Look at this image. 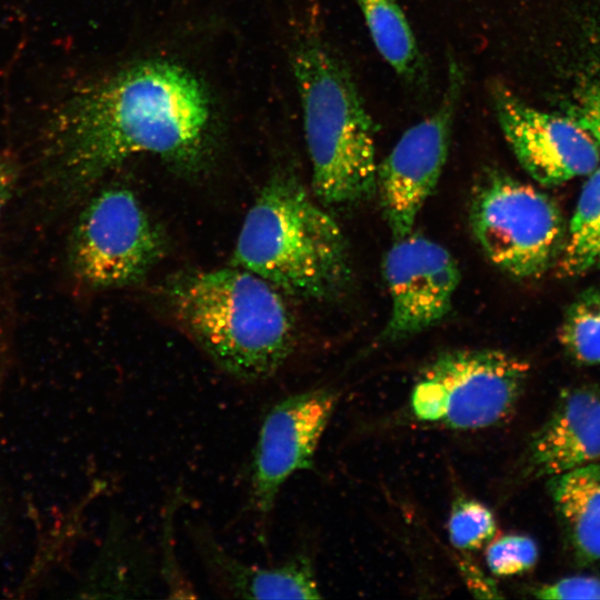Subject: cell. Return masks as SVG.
I'll return each mask as SVG.
<instances>
[{"mask_svg":"<svg viewBox=\"0 0 600 600\" xmlns=\"http://www.w3.org/2000/svg\"><path fill=\"white\" fill-rule=\"evenodd\" d=\"M217 113L207 86L167 59L137 61L71 97L51 127L60 176L87 188L137 156L184 173L209 160Z\"/></svg>","mask_w":600,"mask_h":600,"instance_id":"1","label":"cell"},{"mask_svg":"<svg viewBox=\"0 0 600 600\" xmlns=\"http://www.w3.org/2000/svg\"><path fill=\"white\" fill-rule=\"evenodd\" d=\"M164 298L188 338L240 382L276 378L297 350V327L282 292L246 269L179 274Z\"/></svg>","mask_w":600,"mask_h":600,"instance_id":"2","label":"cell"},{"mask_svg":"<svg viewBox=\"0 0 600 600\" xmlns=\"http://www.w3.org/2000/svg\"><path fill=\"white\" fill-rule=\"evenodd\" d=\"M290 66L316 197L326 206L369 199L377 190L376 129L349 67L312 28L293 40Z\"/></svg>","mask_w":600,"mask_h":600,"instance_id":"3","label":"cell"},{"mask_svg":"<svg viewBox=\"0 0 600 600\" xmlns=\"http://www.w3.org/2000/svg\"><path fill=\"white\" fill-rule=\"evenodd\" d=\"M232 266L246 269L281 292L328 300L351 279L344 236L292 176L273 174L248 210Z\"/></svg>","mask_w":600,"mask_h":600,"instance_id":"4","label":"cell"},{"mask_svg":"<svg viewBox=\"0 0 600 600\" xmlns=\"http://www.w3.org/2000/svg\"><path fill=\"white\" fill-rule=\"evenodd\" d=\"M529 364L496 349L439 354L420 373L411 411L423 422L451 429H481L504 422L514 411Z\"/></svg>","mask_w":600,"mask_h":600,"instance_id":"5","label":"cell"},{"mask_svg":"<svg viewBox=\"0 0 600 600\" xmlns=\"http://www.w3.org/2000/svg\"><path fill=\"white\" fill-rule=\"evenodd\" d=\"M469 219L488 259L516 278L543 274L558 261L566 240L556 202L497 170L486 173L476 186Z\"/></svg>","mask_w":600,"mask_h":600,"instance_id":"6","label":"cell"},{"mask_svg":"<svg viewBox=\"0 0 600 600\" xmlns=\"http://www.w3.org/2000/svg\"><path fill=\"white\" fill-rule=\"evenodd\" d=\"M164 238L133 191L113 186L80 213L70 238L74 276L94 289L134 284L160 261Z\"/></svg>","mask_w":600,"mask_h":600,"instance_id":"7","label":"cell"},{"mask_svg":"<svg viewBox=\"0 0 600 600\" xmlns=\"http://www.w3.org/2000/svg\"><path fill=\"white\" fill-rule=\"evenodd\" d=\"M447 86L436 109L397 141L377 166V190L393 239L413 231L448 158L454 114L464 84L460 63L450 58Z\"/></svg>","mask_w":600,"mask_h":600,"instance_id":"8","label":"cell"},{"mask_svg":"<svg viewBox=\"0 0 600 600\" xmlns=\"http://www.w3.org/2000/svg\"><path fill=\"white\" fill-rule=\"evenodd\" d=\"M337 401L333 389L314 388L281 398L264 414L252 453L249 484V508L261 528L289 478L312 467Z\"/></svg>","mask_w":600,"mask_h":600,"instance_id":"9","label":"cell"},{"mask_svg":"<svg viewBox=\"0 0 600 600\" xmlns=\"http://www.w3.org/2000/svg\"><path fill=\"white\" fill-rule=\"evenodd\" d=\"M490 94L508 144L533 180L551 187L597 169L600 148L570 116L539 110L500 82Z\"/></svg>","mask_w":600,"mask_h":600,"instance_id":"10","label":"cell"},{"mask_svg":"<svg viewBox=\"0 0 600 600\" xmlns=\"http://www.w3.org/2000/svg\"><path fill=\"white\" fill-rule=\"evenodd\" d=\"M382 271L391 299L384 339L394 341L422 332L451 309L460 271L440 243L413 231L397 238L383 258Z\"/></svg>","mask_w":600,"mask_h":600,"instance_id":"11","label":"cell"},{"mask_svg":"<svg viewBox=\"0 0 600 600\" xmlns=\"http://www.w3.org/2000/svg\"><path fill=\"white\" fill-rule=\"evenodd\" d=\"M189 534L214 588L240 599H318L321 597L310 558L296 552L281 563L260 567L229 553L202 523Z\"/></svg>","mask_w":600,"mask_h":600,"instance_id":"12","label":"cell"},{"mask_svg":"<svg viewBox=\"0 0 600 600\" xmlns=\"http://www.w3.org/2000/svg\"><path fill=\"white\" fill-rule=\"evenodd\" d=\"M599 460L600 391L566 390L528 444L524 474L550 478Z\"/></svg>","mask_w":600,"mask_h":600,"instance_id":"13","label":"cell"},{"mask_svg":"<svg viewBox=\"0 0 600 600\" xmlns=\"http://www.w3.org/2000/svg\"><path fill=\"white\" fill-rule=\"evenodd\" d=\"M548 486L578 558L584 562L600 560V462L550 477Z\"/></svg>","mask_w":600,"mask_h":600,"instance_id":"14","label":"cell"},{"mask_svg":"<svg viewBox=\"0 0 600 600\" xmlns=\"http://www.w3.org/2000/svg\"><path fill=\"white\" fill-rule=\"evenodd\" d=\"M371 39L384 61L407 83L426 82V64L413 31L397 0H356Z\"/></svg>","mask_w":600,"mask_h":600,"instance_id":"15","label":"cell"},{"mask_svg":"<svg viewBox=\"0 0 600 600\" xmlns=\"http://www.w3.org/2000/svg\"><path fill=\"white\" fill-rule=\"evenodd\" d=\"M558 264L564 277L600 268V168L582 189Z\"/></svg>","mask_w":600,"mask_h":600,"instance_id":"16","label":"cell"},{"mask_svg":"<svg viewBox=\"0 0 600 600\" xmlns=\"http://www.w3.org/2000/svg\"><path fill=\"white\" fill-rule=\"evenodd\" d=\"M559 340L577 362L600 363V287L583 291L570 304L559 330Z\"/></svg>","mask_w":600,"mask_h":600,"instance_id":"17","label":"cell"},{"mask_svg":"<svg viewBox=\"0 0 600 600\" xmlns=\"http://www.w3.org/2000/svg\"><path fill=\"white\" fill-rule=\"evenodd\" d=\"M496 530L493 513L483 503L460 499L453 504L448 520V532L454 547L477 550L493 538Z\"/></svg>","mask_w":600,"mask_h":600,"instance_id":"18","label":"cell"},{"mask_svg":"<svg viewBox=\"0 0 600 600\" xmlns=\"http://www.w3.org/2000/svg\"><path fill=\"white\" fill-rule=\"evenodd\" d=\"M538 559L536 542L521 534H508L490 543L486 560L490 571L499 577H509L531 569Z\"/></svg>","mask_w":600,"mask_h":600,"instance_id":"19","label":"cell"},{"mask_svg":"<svg viewBox=\"0 0 600 600\" xmlns=\"http://www.w3.org/2000/svg\"><path fill=\"white\" fill-rule=\"evenodd\" d=\"M569 116L594 138L600 148V63L578 86Z\"/></svg>","mask_w":600,"mask_h":600,"instance_id":"20","label":"cell"},{"mask_svg":"<svg viewBox=\"0 0 600 600\" xmlns=\"http://www.w3.org/2000/svg\"><path fill=\"white\" fill-rule=\"evenodd\" d=\"M533 596L548 600L600 599V579L592 577H570L554 583L541 586Z\"/></svg>","mask_w":600,"mask_h":600,"instance_id":"21","label":"cell"},{"mask_svg":"<svg viewBox=\"0 0 600 600\" xmlns=\"http://www.w3.org/2000/svg\"><path fill=\"white\" fill-rule=\"evenodd\" d=\"M16 179V166L9 159L0 158V217L11 197Z\"/></svg>","mask_w":600,"mask_h":600,"instance_id":"22","label":"cell"}]
</instances>
